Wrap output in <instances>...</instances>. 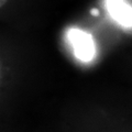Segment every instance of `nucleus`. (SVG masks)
I'll use <instances>...</instances> for the list:
<instances>
[{"instance_id":"nucleus-4","label":"nucleus","mask_w":132,"mask_h":132,"mask_svg":"<svg viewBox=\"0 0 132 132\" xmlns=\"http://www.w3.org/2000/svg\"><path fill=\"white\" fill-rule=\"evenodd\" d=\"M6 2H7V0H0V8H1L2 6H5Z\"/></svg>"},{"instance_id":"nucleus-1","label":"nucleus","mask_w":132,"mask_h":132,"mask_svg":"<svg viewBox=\"0 0 132 132\" xmlns=\"http://www.w3.org/2000/svg\"><path fill=\"white\" fill-rule=\"evenodd\" d=\"M66 38L74 51V55L79 61L88 63L96 55V44L90 33L78 28H71L67 30Z\"/></svg>"},{"instance_id":"nucleus-3","label":"nucleus","mask_w":132,"mask_h":132,"mask_svg":"<svg viewBox=\"0 0 132 132\" xmlns=\"http://www.w3.org/2000/svg\"><path fill=\"white\" fill-rule=\"evenodd\" d=\"M92 13H93L94 15H96V16H97L98 13H99V11H98L97 9H93V10H92Z\"/></svg>"},{"instance_id":"nucleus-2","label":"nucleus","mask_w":132,"mask_h":132,"mask_svg":"<svg viewBox=\"0 0 132 132\" xmlns=\"http://www.w3.org/2000/svg\"><path fill=\"white\" fill-rule=\"evenodd\" d=\"M106 8L110 16L122 28L132 29V6L126 0H106Z\"/></svg>"}]
</instances>
